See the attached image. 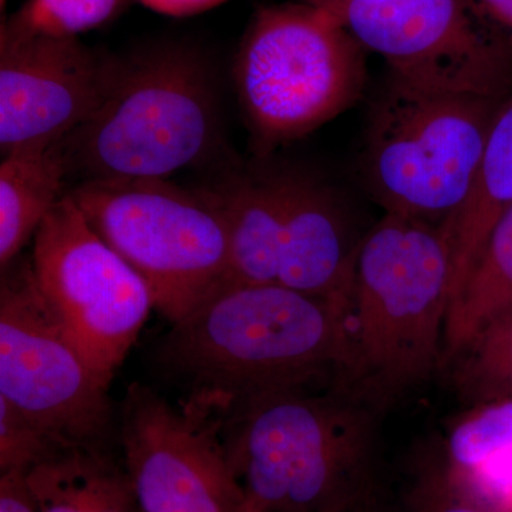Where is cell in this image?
<instances>
[{
    "label": "cell",
    "mask_w": 512,
    "mask_h": 512,
    "mask_svg": "<svg viewBox=\"0 0 512 512\" xmlns=\"http://www.w3.org/2000/svg\"><path fill=\"white\" fill-rule=\"evenodd\" d=\"M342 302L281 285L227 284L173 323L157 363L184 404L224 421L252 400L338 376Z\"/></svg>",
    "instance_id": "6da1fadb"
},
{
    "label": "cell",
    "mask_w": 512,
    "mask_h": 512,
    "mask_svg": "<svg viewBox=\"0 0 512 512\" xmlns=\"http://www.w3.org/2000/svg\"><path fill=\"white\" fill-rule=\"evenodd\" d=\"M451 279L443 225L386 212L356 248L336 383L382 409L439 369Z\"/></svg>",
    "instance_id": "7a4b0ae2"
},
{
    "label": "cell",
    "mask_w": 512,
    "mask_h": 512,
    "mask_svg": "<svg viewBox=\"0 0 512 512\" xmlns=\"http://www.w3.org/2000/svg\"><path fill=\"white\" fill-rule=\"evenodd\" d=\"M377 409L333 383L266 394L222 426L248 512H320L380 493Z\"/></svg>",
    "instance_id": "3957f363"
},
{
    "label": "cell",
    "mask_w": 512,
    "mask_h": 512,
    "mask_svg": "<svg viewBox=\"0 0 512 512\" xmlns=\"http://www.w3.org/2000/svg\"><path fill=\"white\" fill-rule=\"evenodd\" d=\"M214 77L200 50L168 43L119 59L109 94L63 141L67 175L82 181L160 178L221 147Z\"/></svg>",
    "instance_id": "277c9868"
},
{
    "label": "cell",
    "mask_w": 512,
    "mask_h": 512,
    "mask_svg": "<svg viewBox=\"0 0 512 512\" xmlns=\"http://www.w3.org/2000/svg\"><path fill=\"white\" fill-rule=\"evenodd\" d=\"M365 50L330 10L305 2L256 10L232 69L256 153L268 156L350 109L365 90Z\"/></svg>",
    "instance_id": "5b68a950"
},
{
    "label": "cell",
    "mask_w": 512,
    "mask_h": 512,
    "mask_svg": "<svg viewBox=\"0 0 512 512\" xmlns=\"http://www.w3.org/2000/svg\"><path fill=\"white\" fill-rule=\"evenodd\" d=\"M86 220L146 282L171 325L229 284L227 227L204 188L160 178L82 181L67 192Z\"/></svg>",
    "instance_id": "8992f818"
},
{
    "label": "cell",
    "mask_w": 512,
    "mask_h": 512,
    "mask_svg": "<svg viewBox=\"0 0 512 512\" xmlns=\"http://www.w3.org/2000/svg\"><path fill=\"white\" fill-rule=\"evenodd\" d=\"M505 100L424 92L390 74L366 130L373 197L389 214L443 224L466 198Z\"/></svg>",
    "instance_id": "52a82bcc"
},
{
    "label": "cell",
    "mask_w": 512,
    "mask_h": 512,
    "mask_svg": "<svg viewBox=\"0 0 512 512\" xmlns=\"http://www.w3.org/2000/svg\"><path fill=\"white\" fill-rule=\"evenodd\" d=\"M30 262L47 312L110 384L154 308L146 282L94 231L67 192L37 229Z\"/></svg>",
    "instance_id": "ba28073f"
},
{
    "label": "cell",
    "mask_w": 512,
    "mask_h": 512,
    "mask_svg": "<svg viewBox=\"0 0 512 512\" xmlns=\"http://www.w3.org/2000/svg\"><path fill=\"white\" fill-rule=\"evenodd\" d=\"M332 13L410 86L497 100L512 94V43L474 0H357Z\"/></svg>",
    "instance_id": "9c48e42d"
},
{
    "label": "cell",
    "mask_w": 512,
    "mask_h": 512,
    "mask_svg": "<svg viewBox=\"0 0 512 512\" xmlns=\"http://www.w3.org/2000/svg\"><path fill=\"white\" fill-rule=\"evenodd\" d=\"M109 389L47 312L30 258L2 269L0 399L59 443H104Z\"/></svg>",
    "instance_id": "30bf717a"
},
{
    "label": "cell",
    "mask_w": 512,
    "mask_h": 512,
    "mask_svg": "<svg viewBox=\"0 0 512 512\" xmlns=\"http://www.w3.org/2000/svg\"><path fill=\"white\" fill-rule=\"evenodd\" d=\"M222 424L184 403L177 409L143 384L128 386L120 440L141 512H248Z\"/></svg>",
    "instance_id": "8fae6325"
},
{
    "label": "cell",
    "mask_w": 512,
    "mask_h": 512,
    "mask_svg": "<svg viewBox=\"0 0 512 512\" xmlns=\"http://www.w3.org/2000/svg\"><path fill=\"white\" fill-rule=\"evenodd\" d=\"M117 64L79 37L0 32L2 156L62 144L99 110Z\"/></svg>",
    "instance_id": "7c38bea8"
},
{
    "label": "cell",
    "mask_w": 512,
    "mask_h": 512,
    "mask_svg": "<svg viewBox=\"0 0 512 512\" xmlns=\"http://www.w3.org/2000/svg\"><path fill=\"white\" fill-rule=\"evenodd\" d=\"M284 220L278 285L343 302L349 291L356 248L335 194L301 171H282Z\"/></svg>",
    "instance_id": "4fadbf2b"
},
{
    "label": "cell",
    "mask_w": 512,
    "mask_h": 512,
    "mask_svg": "<svg viewBox=\"0 0 512 512\" xmlns=\"http://www.w3.org/2000/svg\"><path fill=\"white\" fill-rule=\"evenodd\" d=\"M204 190L227 227L229 284L278 285L282 171L234 167Z\"/></svg>",
    "instance_id": "5bb4252c"
},
{
    "label": "cell",
    "mask_w": 512,
    "mask_h": 512,
    "mask_svg": "<svg viewBox=\"0 0 512 512\" xmlns=\"http://www.w3.org/2000/svg\"><path fill=\"white\" fill-rule=\"evenodd\" d=\"M22 474L37 512H141L126 466L104 443L56 447Z\"/></svg>",
    "instance_id": "9a60e30c"
},
{
    "label": "cell",
    "mask_w": 512,
    "mask_h": 512,
    "mask_svg": "<svg viewBox=\"0 0 512 512\" xmlns=\"http://www.w3.org/2000/svg\"><path fill=\"white\" fill-rule=\"evenodd\" d=\"M512 208V94L491 128L466 198L444 221L453 265L450 303L466 284L495 225Z\"/></svg>",
    "instance_id": "2e32d148"
},
{
    "label": "cell",
    "mask_w": 512,
    "mask_h": 512,
    "mask_svg": "<svg viewBox=\"0 0 512 512\" xmlns=\"http://www.w3.org/2000/svg\"><path fill=\"white\" fill-rule=\"evenodd\" d=\"M66 160L62 144L16 151L0 164V266L5 269L35 238L62 200Z\"/></svg>",
    "instance_id": "e0dca14e"
},
{
    "label": "cell",
    "mask_w": 512,
    "mask_h": 512,
    "mask_svg": "<svg viewBox=\"0 0 512 512\" xmlns=\"http://www.w3.org/2000/svg\"><path fill=\"white\" fill-rule=\"evenodd\" d=\"M512 315V208L495 225L466 284L448 306L443 363L495 320Z\"/></svg>",
    "instance_id": "ac0fdd59"
},
{
    "label": "cell",
    "mask_w": 512,
    "mask_h": 512,
    "mask_svg": "<svg viewBox=\"0 0 512 512\" xmlns=\"http://www.w3.org/2000/svg\"><path fill=\"white\" fill-rule=\"evenodd\" d=\"M444 365L468 407L512 400V315L478 332Z\"/></svg>",
    "instance_id": "d6986e66"
},
{
    "label": "cell",
    "mask_w": 512,
    "mask_h": 512,
    "mask_svg": "<svg viewBox=\"0 0 512 512\" xmlns=\"http://www.w3.org/2000/svg\"><path fill=\"white\" fill-rule=\"evenodd\" d=\"M512 457V400L478 404L453 424L439 464L457 484Z\"/></svg>",
    "instance_id": "ffe728a7"
},
{
    "label": "cell",
    "mask_w": 512,
    "mask_h": 512,
    "mask_svg": "<svg viewBox=\"0 0 512 512\" xmlns=\"http://www.w3.org/2000/svg\"><path fill=\"white\" fill-rule=\"evenodd\" d=\"M128 0H28L2 23L0 32L57 39L79 37L107 25Z\"/></svg>",
    "instance_id": "44dd1931"
},
{
    "label": "cell",
    "mask_w": 512,
    "mask_h": 512,
    "mask_svg": "<svg viewBox=\"0 0 512 512\" xmlns=\"http://www.w3.org/2000/svg\"><path fill=\"white\" fill-rule=\"evenodd\" d=\"M59 446L64 444L0 399V473H23Z\"/></svg>",
    "instance_id": "7402d4cb"
},
{
    "label": "cell",
    "mask_w": 512,
    "mask_h": 512,
    "mask_svg": "<svg viewBox=\"0 0 512 512\" xmlns=\"http://www.w3.org/2000/svg\"><path fill=\"white\" fill-rule=\"evenodd\" d=\"M400 512H488L458 493L440 466L427 468L407 494Z\"/></svg>",
    "instance_id": "603a6c76"
},
{
    "label": "cell",
    "mask_w": 512,
    "mask_h": 512,
    "mask_svg": "<svg viewBox=\"0 0 512 512\" xmlns=\"http://www.w3.org/2000/svg\"><path fill=\"white\" fill-rule=\"evenodd\" d=\"M458 493L488 512H512V457L456 485Z\"/></svg>",
    "instance_id": "cb8c5ba5"
},
{
    "label": "cell",
    "mask_w": 512,
    "mask_h": 512,
    "mask_svg": "<svg viewBox=\"0 0 512 512\" xmlns=\"http://www.w3.org/2000/svg\"><path fill=\"white\" fill-rule=\"evenodd\" d=\"M0 512H37L25 477L19 471H9L0 476Z\"/></svg>",
    "instance_id": "d4e9b609"
},
{
    "label": "cell",
    "mask_w": 512,
    "mask_h": 512,
    "mask_svg": "<svg viewBox=\"0 0 512 512\" xmlns=\"http://www.w3.org/2000/svg\"><path fill=\"white\" fill-rule=\"evenodd\" d=\"M146 8L161 13V15L184 18V16L198 15L217 8L228 0H137Z\"/></svg>",
    "instance_id": "484cf974"
},
{
    "label": "cell",
    "mask_w": 512,
    "mask_h": 512,
    "mask_svg": "<svg viewBox=\"0 0 512 512\" xmlns=\"http://www.w3.org/2000/svg\"><path fill=\"white\" fill-rule=\"evenodd\" d=\"M491 22H494L512 43V0H474Z\"/></svg>",
    "instance_id": "4316f807"
},
{
    "label": "cell",
    "mask_w": 512,
    "mask_h": 512,
    "mask_svg": "<svg viewBox=\"0 0 512 512\" xmlns=\"http://www.w3.org/2000/svg\"><path fill=\"white\" fill-rule=\"evenodd\" d=\"M302 2L309 3V5L318 6V8L336 10L342 6L350 5V3L357 2V0H302Z\"/></svg>",
    "instance_id": "83f0119b"
}]
</instances>
